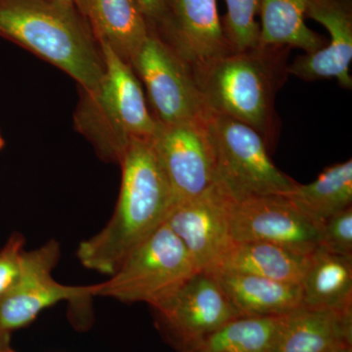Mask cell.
Returning <instances> with one entry per match:
<instances>
[{"label":"cell","mask_w":352,"mask_h":352,"mask_svg":"<svg viewBox=\"0 0 352 352\" xmlns=\"http://www.w3.org/2000/svg\"><path fill=\"white\" fill-rule=\"evenodd\" d=\"M119 163L122 184L112 219L78 250L85 267L109 276L136 245L166 222L173 208L170 185L151 139L131 140Z\"/></svg>","instance_id":"cell-1"},{"label":"cell","mask_w":352,"mask_h":352,"mask_svg":"<svg viewBox=\"0 0 352 352\" xmlns=\"http://www.w3.org/2000/svg\"><path fill=\"white\" fill-rule=\"evenodd\" d=\"M289 51L287 46L258 45L192 69L210 111L251 126L270 150L279 132L275 97L289 74Z\"/></svg>","instance_id":"cell-2"},{"label":"cell","mask_w":352,"mask_h":352,"mask_svg":"<svg viewBox=\"0 0 352 352\" xmlns=\"http://www.w3.org/2000/svg\"><path fill=\"white\" fill-rule=\"evenodd\" d=\"M0 36L61 69L94 92L104 65L94 34L75 6L50 0H0Z\"/></svg>","instance_id":"cell-3"},{"label":"cell","mask_w":352,"mask_h":352,"mask_svg":"<svg viewBox=\"0 0 352 352\" xmlns=\"http://www.w3.org/2000/svg\"><path fill=\"white\" fill-rule=\"evenodd\" d=\"M104 73L99 87L85 92L76 115L80 131L106 159L119 163L135 138L151 139L159 122L150 113L133 69L108 45L98 43Z\"/></svg>","instance_id":"cell-4"},{"label":"cell","mask_w":352,"mask_h":352,"mask_svg":"<svg viewBox=\"0 0 352 352\" xmlns=\"http://www.w3.org/2000/svg\"><path fill=\"white\" fill-rule=\"evenodd\" d=\"M214 147L215 183L234 201L285 195L296 186L275 166L263 136L244 122L212 112L205 120Z\"/></svg>","instance_id":"cell-5"},{"label":"cell","mask_w":352,"mask_h":352,"mask_svg":"<svg viewBox=\"0 0 352 352\" xmlns=\"http://www.w3.org/2000/svg\"><path fill=\"white\" fill-rule=\"evenodd\" d=\"M197 271L186 248L164 222L127 254L110 279L95 285L94 296L157 308Z\"/></svg>","instance_id":"cell-6"},{"label":"cell","mask_w":352,"mask_h":352,"mask_svg":"<svg viewBox=\"0 0 352 352\" xmlns=\"http://www.w3.org/2000/svg\"><path fill=\"white\" fill-rule=\"evenodd\" d=\"M131 66L147 90L154 118L162 124L205 122L210 109L193 71L168 44L150 32Z\"/></svg>","instance_id":"cell-7"},{"label":"cell","mask_w":352,"mask_h":352,"mask_svg":"<svg viewBox=\"0 0 352 352\" xmlns=\"http://www.w3.org/2000/svg\"><path fill=\"white\" fill-rule=\"evenodd\" d=\"M155 310L162 330L179 352L241 317L208 270L197 271Z\"/></svg>","instance_id":"cell-8"},{"label":"cell","mask_w":352,"mask_h":352,"mask_svg":"<svg viewBox=\"0 0 352 352\" xmlns=\"http://www.w3.org/2000/svg\"><path fill=\"white\" fill-rule=\"evenodd\" d=\"M59 256L56 241H50L34 251L23 252L17 279L0 296V328L11 333L29 325L41 311L58 302L94 296L95 285L67 286L55 281L52 270Z\"/></svg>","instance_id":"cell-9"},{"label":"cell","mask_w":352,"mask_h":352,"mask_svg":"<svg viewBox=\"0 0 352 352\" xmlns=\"http://www.w3.org/2000/svg\"><path fill=\"white\" fill-rule=\"evenodd\" d=\"M151 142L170 185L173 207L214 184V151L205 122L168 126L159 122Z\"/></svg>","instance_id":"cell-10"},{"label":"cell","mask_w":352,"mask_h":352,"mask_svg":"<svg viewBox=\"0 0 352 352\" xmlns=\"http://www.w3.org/2000/svg\"><path fill=\"white\" fill-rule=\"evenodd\" d=\"M230 233L233 243H270L302 254L319 245L318 227L283 195L234 201Z\"/></svg>","instance_id":"cell-11"},{"label":"cell","mask_w":352,"mask_h":352,"mask_svg":"<svg viewBox=\"0 0 352 352\" xmlns=\"http://www.w3.org/2000/svg\"><path fill=\"white\" fill-rule=\"evenodd\" d=\"M234 201L217 183L190 200L176 204L166 222L186 248L198 270H210L232 244Z\"/></svg>","instance_id":"cell-12"},{"label":"cell","mask_w":352,"mask_h":352,"mask_svg":"<svg viewBox=\"0 0 352 352\" xmlns=\"http://www.w3.org/2000/svg\"><path fill=\"white\" fill-rule=\"evenodd\" d=\"M192 69L233 53L217 0H170L166 21L157 32Z\"/></svg>","instance_id":"cell-13"},{"label":"cell","mask_w":352,"mask_h":352,"mask_svg":"<svg viewBox=\"0 0 352 352\" xmlns=\"http://www.w3.org/2000/svg\"><path fill=\"white\" fill-rule=\"evenodd\" d=\"M305 18L323 25L330 43L296 58L288 73L307 82L335 78L340 87L351 89L352 0H310Z\"/></svg>","instance_id":"cell-14"},{"label":"cell","mask_w":352,"mask_h":352,"mask_svg":"<svg viewBox=\"0 0 352 352\" xmlns=\"http://www.w3.org/2000/svg\"><path fill=\"white\" fill-rule=\"evenodd\" d=\"M352 347V308L296 307L278 317L270 352H339Z\"/></svg>","instance_id":"cell-15"},{"label":"cell","mask_w":352,"mask_h":352,"mask_svg":"<svg viewBox=\"0 0 352 352\" xmlns=\"http://www.w3.org/2000/svg\"><path fill=\"white\" fill-rule=\"evenodd\" d=\"M75 7L96 43L108 44L131 65L150 32L133 0H75Z\"/></svg>","instance_id":"cell-16"},{"label":"cell","mask_w":352,"mask_h":352,"mask_svg":"<svg viewBox=\"0 0 352 352\" xmlns=\"http://www.w3.org/2000/svg\"><path fill=\"white\" fill-rule=\"evenodd\" d=\"M212 272L241 317H279L302 305L300 284L245 273Z\"/></svg>","instance_id":"cell-17"},{"label":"cell","mask_w":352,"mask_h":352,"mask_svg":"<svg viewBox=\"0 0 352 352\" xmlns=\"http://www.w3.org/2000/svg\"><path fill=\"white\" fill-rule=\"evenodd\" d=\"M310 254H298L270 243H232L210 271L245 273L283 283L300 284Z\"/></svg>","instance_id":"cell-18"},{"label":"cell","mask_w":352,"mask_h":352,"mask_svg":"<svg viewBox=\"0 0 352 352\" xmlns=\"http://www.w3.org/2000/svg\"><path fill=\"white\" fill-rule=\"evenodd\" d=\"M302 305L346 310L352 308V256L316 248L302 283Z\"/></svg>","instance_id":"cell-19"},{"label":"cell","mask_w":352,"mask_h":352,"mask_svg":"<svg viewBox=\"0 0 352 352\" xmlns=\"http://www.w3.org/2000/svg\"><path fill=\"white\" fill-rule=\"evenodd\" d=\"M283 196L320 228L333 215L351 207V159L329 166L309 184L296 183V186Z\"/></svg>","instance_id":"cell-20"},{"label":"cell","mask_w":352,"mask_h":352,"mask_svg":"<svg viewBox=\"0 0 352 352\" xmlns=\"http://www.w3.org/2000/svg\"><path fill=\"white\" fill-rule=\"evenodd\" d=\"M310 0H261L259 45L300 48L307 54L324 47L323 36L305 24Z\"/></svg>","instance_id":"cell-21"},{"label":"cell","mask_w":352,"mask_h":352,"mask_svg":"<svg viewBox=\"0 0 352 352\" xmlns=\"http://www.w3.org/2000/svg\"><path fill=\"white\" fill-rule=\"evenodd\" d=\"M278 317H239L183 352H270Z\"/></svg>","instance_id":"cell-22"},{"label":"cell","mask_w":352,"mask_h":352,"mask_svg":"<svg viewBox=\"0 0 352 352\" xmlns=\"http://www.w3.org/2000/svg\"><path fill=\"white\" fill-rule=\"evenodd\" d=\"M226 15L222 22L224 34L234 52L259 45L261 28L256 21L261 0H226Z\"/></svg>","instance_id":"cell-23"},{"label":"cell","mask_w":352,"mask_h":352,"mask_svg":"<svg viewBox=\"0 0 352 352\" xmlns=\"http://www.w3.org/2000/svg\"><path fill=\"white\" fill-rule=\"evenodd\" d=\"M318 247L332 254L352 256V207L333 215L322 224Z\"/></svg>","instance_id":"cell-24"},{"label":"cell","mask_w":352,"mask_h":352,"mask_svg":"<svg viewBox=\"0 0 352 352\" xmlns=\"http://www.w3.org/2000/svg\"><path fill=\"white\" fill-rule=\"evenodd\" d=\"M25 239L14 234L0 251V296L4 295L19 275Z\"/></svg>","instance_id":"cell-25"},{"label":"cell","mask_w":352,"mask_h":352,"mask_svg":"<svg viewBox=\"0 0 352 352\" xmlns=\"http://www.w3.org/2000/svg\"><path fill=\"white\" fill-rule=\"evenodd\" d=\"M149 31L157 34L166 21L170 0H133Z\"/></svg>","instance_id":"cell-26"},{"label":"cell","mask_w":352,"mask_h":352,"mask_svg":"<svg viewBox=\"0 0 352 352\" xmlns=\"http://www.w3.org/2000/svg\"><path fill=\"white\" fill-rule=\"evenodd\" d=\"M10 349V333L0 328V351Z\"/></svg>","instance_id":"cell-27"},{"label":"cell","mask_w":352,"mask_h":352,"mask_svg":"<svg viewBox=\"0 0 352 352\" xmlns=\"http://www.w3.org/2000/svg\"><path fill=\"white\" fill-rule=\"evenodd\" d=\"M50 1L62 4V6H75V0H50Z\"/></svg>","instance_id":"cell-28"},{"label":"cell","mask_w":352,"mask_h":352,"mask_svg":"<svg viewBox=\"0 0 352 352\" xmlns=\"http://www.w3.org/2000/svg\"><path fill=\"white\" fill-rule=\"evenodd\" d=\"M4 146V139L2 138L1 134H0V150L3 148Z\"/></svg>","instance_id":"cell-29"},{"label":"cell","mask_w":352,"mask_h":352,"mask_svg":"<svg viewBox=\"0 0 352 352\" xmlns=\"http://www.w3.org/2000/svg\"><path fill=\"white\" fill-rule=\"evenodd\" d=\"M339 352H352V347H349V349H344V351H339Z\"/></svg>","instance_id":"cell-30"},{"label":"cell","mask_w":352,"mask_h":352,"mask_svg":"<svg viewBox=\"0 0 352 352\" xmlns=\"http://www.w3.org/2000/svg\"><path fill=\"white\" fill-rule=\"evenodd\" d=\"M0 352H14V351H12V349H6V351H1Z\"/></svg>","instance_id":"cell-31"}]
</instances>
